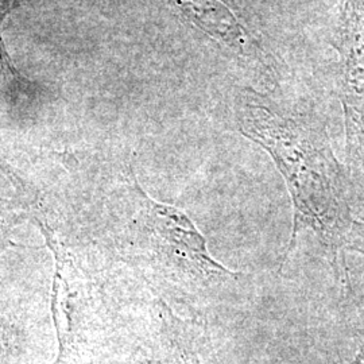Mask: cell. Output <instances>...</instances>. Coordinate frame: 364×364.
Instances as JSON below:
<instances>
[{"instance_id": "obj_3", "label": "cell", "mask_w": 364, "mask_h": 364, "mask_svg": "<svg viewBox=\"0 0 364 364\" xmlns=\"http://www.w3.org/2000/svg\"><path fill=\"white\" fill-rule=\"evenodd\" d=\"M151 223L158 236L169 246L170 254L186 272L201 278L235 275L209 254L207 239L181 210L151 203Z\"/></svg>"}, {"instance_id": "obj_6", "label": "cell", "mask_w": 364, "mask_h": 364, "mask_svg": "<svg viewBox=\"0 0 364 364\" xmlns=\"http://www.w3.org/2000/svg\"><path fill=\"white\" fill-rule=\"evenodd\" d=\"M136 364H170L166 362H161V360H147V362H141V363Z\"/></svg>"}, {"instance_id": "obj_1", "label": "cell", "mask_w": 364, "mask_h": 364, "mask_svg": "<svg viewBox=\"0 0 364 364\" xmlns=\"http://www.w3.org/2000/svg\"><path fill=\"white\" fill-rule=\"evenodd\" d=\"M240 131L272 156L291 196L293 232L284 259L305 228L313 230L338 259L351 215L340 168L324 136L304 122L252 103L240 111Z\"/></svg>"}, {"instance_id": "obj_2", "label": "cell", "mask_w": 364, "mask_h": 364, "mask_svg": "<svg viewBox=\"0 0 364 364\" xmlns=\"http://www.w3.org/2000/svg\"><path fill=\"white\" fill-rule=\"evenodd\" d=\"M340 33V100L348 153L364 173V0H346Z\"/></svg>"}, {"instance_id": "obj_5", "label": "cell", "mask_w": 364, "mask_h": 364, "mask_svg": "<svg viewBox=\"0 0 364 364\" xmlns=\"http://www.w3.org/2000/svg\"><path fill=\"white\" fill-rule=\"evenodd\" d=\"M351 364H364V353L362 352L360 355L356 356V359Z\"/></svg>"}, {"instance_id": "obj_4", "label": "cell", "mask_w": 364, "mask_h": 364, "mask_svg": "<svg viewBox=\"0 0 364 364\" xmlns=\"http://www.w3.org/2000/svg\"><path fill=\"white\" fill-rule=\"evenodd\" d=\"M170 4L183 15L188 22L201 28L227 48L245 55L258 50L247 30L237 21L224 0H169Z\"/></svg>"}]
</instances>
